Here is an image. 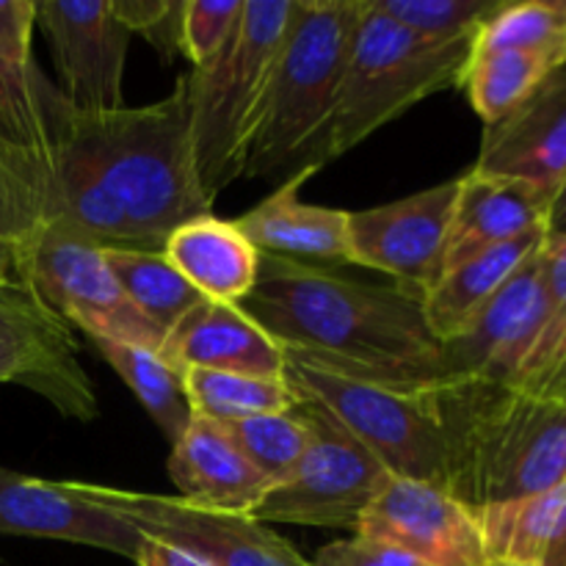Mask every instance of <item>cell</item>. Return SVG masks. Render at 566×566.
Instances as JSON below:
<instances>
[{"label":"cell","mask_w":566,"mask_h":566,"mask_svg":"<svg viewBox=\"0 0 566 566\" xmlns=\"http://www.w3.org/2000/svg\"><path fill=\"white\" fill-rule=\"evenodd\" d=\"M354 536L381 542L426 566H486L473 509L431 481L390 479L359 514Z\"/></svg>","instance_id":"13"},{"label":"cell","mask_w":566,"mask_h":566,"mask_svg":"<svg viewBox=\"0 0 566 566\" xmlns=\"http://www.w3.org/2000/svg\"><path fill=\"white\" fill-rule=\"evenodd\" d=\"M241 11L243 0H186L182 55L191 61V70L208 66L230 44Z\"/></svg>","instance_id":"35"},{"label":"cell","mask_w":566,"mask_h":566,"mask_svg":"<svg viewBox=\"0 0 566 566\" xmlns=\"http://www.w3.org/2000/svg\"><path fill=\"white\" fill-rule=\"evenodd\" d=\"M14 280V243L0 235V282Z\"/></svg>","instance_id":"41"},{"label":"cell","mask_w":566,"mask_h":566,"mask_svg":"<svg viewBox=\"0 0 566 566\" xmlns=\"http://www.w3.org/2000/svg\"><path fill=\"white\" fill-rule=\"evenodd\" d=\"M103 252L122 293L164 337L199 302H205L202 293L171 265L164 252H142V249H103Z\"/></svg>","instance_id":"28"},{"label":"cell","mask_w":566,"mask_h":566,"mask_svg":"<svg viewBox=\"0 0 566 566\" xmlns=\"http://www.w3.org/2000/svg\"><path fill=\"white\" fill-rule=\"evenodd\" d=\"M473 50H523L566 64V0H506L481 28Z\"/></svg>","instance_id":"31"},{"label":"cell","mask_w":566,"mask_h":566,"mask_svg":"<svg viewBox=\"0 0 566 566\" xmlns=\"http://www.w3.org/2000/svg\"><path fill=\"white\" fill-rule=\"evenodd\" d=\"M133 566H210V564L199 562L197 556L180 551V547L166 545V542L149 539L147 536V542H144L142 553H138L136 564Z\"/></svg>","instance_id":"39"},{"label":"cell","mask_w":566,"mask_h":566,"mask_svg":"<svg viewBox=\"0 0 566 566\" xmlns=\"http://www.w3.org/2000/svg\"><path fill=\"white\" fill-rule=\"evenodd\" d=\"M53 127L55 147L86 166L125 221L130 249L164 252L177 227L213 210L193 166L186 75L169 97L108 114H77L59 92Z\"/></svg>","instance_id":"2"},{"label":"cell","mask_w":566,"mask_h":566,"mask_svg":"<svg viewBox=\"0 0 566 566\" xmlns=\"http://www.w3.org/2000/svg\"><path fill=\"white\" fill-rule=\"evenodd\" d=\"M92 501L130 520L144 536L175 545L210 566H313L285 536L243 512L197 506L180 495H147L81 484Z\"/></svg>","instance_id":"10"},{"label":"cell","mask_w":566,"mask_h":566,"mask_svg":"<svg viewBox=\"0 0 566 566\" xmlns=\"http://www.w3.org/2000/svg\"><path fill=\"white\" fill-rule=\"evenodd\" d=\"M36 25L53 53L61 97L77 114H108L125 108L122 81L130 36L111 0L97 3H36Z\"/></svg>","instance_id":"14"},{"label":"cell","mask_w":566,"mask_h":566,"mask_svg":"<svg viewBox=\"0 0 566 566\" xmlns=\"http://www.w3.org/2000/svg\"><path fill=\"white\" fill-rule=\"evenodd\" d=\"M296 0H243L230 44L202 70H188L191 147L210 205L243 177L249 144Z\"/></svg>","instance_id":"5"},{"label":"cell","mask_w":566,"mask_h":566,"mask_svg":"<svg viewBox=\"0 0 566 566\" xmlns=\"http://www.w3.org/2000/svg\"><path fill=\"white\" fill-rule=\"evenodd\" d=\"M310 426V446L296 468L271 484L252 509L260 523L357 531L359 514L390 479L385 468L326 412L298 401Z\"/></svg>","instance_id":"9"},{"label":"cell","mask_w":566,"mask_h":566,"mask_svg":"<svg viewBox=\"0 0 566 566\" xmlns=\"http://www.w3.org/2000/svg\"><path fill=\"white\" fill-rule=\"evenodd\" d=\"M446 448V490L479 512L566 481V403L509 381L429 387Z\"/></svg>","instance_id":"3"},{"label":"cell","mask_w":566,"mask_h":566,"mask_svg":"<svg viewBox=\"0 0 566 566\" xmlns=\"http://www.w3.org/2000/svg\"><path fill=\"white\" fill-rule=\"evenodd\" d=\"M235 437L243 457L254 464L269 484L285 479L310 446V426L298 409L293 412L258 415V418L224 423Z\"/></svg>","instance_id":"33"},{"label":"cell","mask_w":566,"mask_h":566,"mask_svg":"<svg viewBox=\"0 0 566 566\" xmlns=\"http://www.w3.org/2000/svg\"><path fill=\"white\" fill-rule=\"evenodd\" d=\"M547 235H566V177L553 197L551 213H547Z\"/></svg>","instance_id":"40"},{"label":"cell","mask_w":566,"mask_h":566,"mask_svg":"<svg viewBox=\"0 0 566 566\" xmlns=\"http://www.w3.org/2000/svg\"><path fill=\"white\" fill-rule=\"evenodd\" d=\"M72 326L20 280L0 282V385L39 392L72 420L97 418V392L77 357Z\"/></svg>","instance_id":"11"},{"label":"cell","mask_w":566,"mask_h":566,"mask_svg":"<svg viewBox=\"0 0 566 566\" xmlns=\"http://www.w3.org/2000/svg\"><path fill=\"white\" fill-rule=\"evenodd\" d=\"M545 238L547 227H536V230L525 232L514 241L486 249V252L442 271L440 280L423 296L426 321H429L437 340L448 343L451 337H457L495 298V293L517 274L520 265L531 254L539 252Z\"/></svg>","instance_id":"23"},{"label":"cell","mask_w":566,"mask_h":566,"mask_svg":"<svg viewBox=\"0 0 566 566\" xmlns=\"http://www.w3.org/2000/svg\"><path fill=\"white\" fill-rule=\"evenodd\" d=\"M59 86L36 64L20 66L0 53V144L28 155L53 177V103Z\"/></svg>","instance_id":"25"},{"label":"cell","mask_w":566,"mask_h":566,"mask_svg":"<svg viewBox=\"0 0 566 566\" xmlns=\"http://www.w3.org/2000/svg\"><path fill=\"white\" fill-rule=\"evenodd\" d=\"M238 307L282 352L335 374L403 392L446 379L442 343L409 287L260 252L258 282Z\"/></svg>","instance_id":"1"},{"label":"cell","mask_w":566,"mask_h":566,"mask_svg":"<svg viewBox=\"0 0 566 566\" xmlns=\"http://www.w3.org/2000/svg\"><path fill=\"white\" fill-rule=\"evenodd\" d=\"M470 50L473 42L442 44L415 36L381 14L374 0H365L346 72L337 88L335 111L315 149V169L326 160L352 153L357 144L374 136L387 122L398 119L420 99L448 86H459Z\"/></svg>","instance_id":"6"},{"label":"cell","mask_w":566,"mask_h":566,"mask_svg":"<svg viewBox=\"0 0 566 566\" xmlns=\"http://www.w3.org/2000/svg\"><path fill=\"white\" fill-rule=\"evenodd\" d=\"M193 415L216 423H238L258 415L293 412L298 398L285 376L232 374V370H182Z\"/></svg>","instance_id":"29"},{"label":"cell","mask_w":566,"mask_h":566,"mask_svg":"<svg viewBox=\"0 0 566 566\" xmlns=\"http://www.w3.org/2000/svg\"><path fill=\"white\" fill-rule=\"evenodd\" d=\"M14 280L83 335L160 352L164 335L122 293L99 243L61 219H44L14 241Z\"/></svg>","instance_id":"8"},{"label":"cell","mask_w":566,"mask_h":566,"mask_svg":"<svg viewBox=\"0 0 566 566\" xmlns=\"http://www.w3.org/2000/svg\"><path fill=\"white\" fill-rule=\"evenodd\" d=\"M506 0H374L376 9L429 42H475Z\"/></svg>","instance_id":"32"},{"label":"cell","mask_w":566,"mask_h":566,"mask_svg":"<svg viewBox=\"0 0 566 566\" xmlns=\"http://www.w3.org/2000/svg\"><path fill=\"white\" fill-rule=\"evenodd\" d=\"M160 354L180 370L285 376V352L238 304L199 302L169 335Z\"/></svg>","instance_id":"19"},{"label":"cell","mask_w":566,"mask_h":566,"mask_svg":"<svg viewBox=\"0 0 566 566\" xmlns=\"http://www.w3.org/2000/svg\"><path fill=\"white\" fill-rule=\"evenodd\" d=\"M490 562L566 566V481L475 512Z\"/></svg>","instance_id":"24"},{"label":"cell","mask_w":566,"mask_h":566,"mask_svg":"<svg viewBox=\"0 0 566 566\" xmlns=\"http://www.w3.org/2000/svg\"><path fill=\"white\" fill-rule=\"evenodd\" d=\"M164 254L210 302L241 304L258 282V247L238 230L235 221L213 213L177 227L166 238Z\"/></svg>","instance_id":"22"},{"label":"cell","mask_w":566,"mask_h":566,"mask_svg":"<svg viewBox=\"0 0 566 566\" xmlns=\"http://www.w3.org/2000/svg\"><path fill=\"white\" fill-rule=\"evenodd\" d=\"M553 197L556 193L528 180L470 169L459 177L442 271L547 227Z\"/></svg>","instance_id":"18"},{"label":"cell","mask_w":566,"mask_h":566,"mask_svg":"<svg viewBox=\"0 0 566 566\" xmlns=\"http://www.w3.org/2000/svg\"><path fill=\"white\" fill-rule=\"evenodd\" d=\"M315 166L287 177L269 199L235 219L238 230L258 247V252L291 260H346L348 263V213L321 208L298 199V188L315 175Z\"/></svg>","instance_id":"21"},{"label":"cell","mask_w":566,"mask_h":566,"mask_svg":"<svg viewBox=\"0 0 566 566\" xmlns=\"http://www.w3.org/2000/svg\"><path fill=\"white\" fill-rule=\"evenodd\" d=\"M116 17L130 33H142L164 61L182 55V11L186 0H111Z\"/></svg>","instance_id":"36"},{"label":"cell","mask_w":566,"mask_h":566,"mask_svg":"<svg viewBox=\"0 0 566 566\" xmlns=\"http://www.w3.org/2000/svg\"><path fill=\"white\" fill-rule=\"evenodd\" d=\"M0 536L55 539L97 547L136 564L147 536L81 484L31 479L0 468Z\"/></svg>","instance_id":"15"},{"label":"cell","mask_w":566,"mask_h":566,"mask_svg":"<svg viewBox=\"0 0 566 566\" xmlns=\"http://www.w3.org/2000/svg\"><path fill=\"white\" fill-rule=\"evenodd\" d=\"M457 180L390 205L348 213V263L381 271L409 291H431L446 263Z\"/></svg>","instance_id":"12"},{"label":"cell","mask_w":566,"mask_h":566,"mask_svg":"<svg viewBox=\"0 0 566 566\" xmlns=\"http://www.w3.org/2000/svg\"><path fill=\"white\" fill-rule=\"evenodd\" d=\"M53 199L50 171L0 144V235L14 243L33 224L53 219Z\"/></svg>","instance_id":"34"},{"label":"cell","mask_w":566,"mask_h":566,"mask_svg":"<svg viewBox=\"0 0 566 566\" xmlns=\"http://www.w3.org/2000/svg\"><path fill=\"white\" fill-rule=\"evenodd\" d=\"M33 28L36 3L33 0H0V53L20 66L33 64Z\"/></svg>","instance_id":"38"},{"label":"cell","mask_w":566,"mask_h":566,"mask_svg":"<svg viewBox=\"0 0 566 566\" xmlns=\"http://www.w3.org/2000/svg\"><path fill=\"white\" fill-rule=\"evenodd\" d=\"M486 566H520V564H503V562H490Z\"/></svg>","instance_id":"42"},{"label":"cell","mask_w":566,"mask_h":566,"mask_svg":"<svg viewBox=\"0 0 566 566\" xmlns=\"http://www.w3.org/2000/svg\"><path fill=\"white\" fill-rule=\"evenodd\" d=\"M473 169L558 191L566 177V64L556 66L512 114L484 125Z\"/></svg>","instance_id":"17"},{"label":"cell","mask_w":566,"mask_h":566,"mask_svg":"<svg viewBox=\"0 0 566 566\" xmlns=\"http://www.w3.org/2000/svg\"><path fill=\"white\" fill-rule=\"evenodd\" d=\"M545 313L514 385L539 398L566 403V235L542 243Z\"/></svg>","instance_id":"27"},{"label":"cell","mask_w":566,"mask_h":566,"mask_svg":"<svg viewBox=\"0 0 566 566\" xmlns=\"http://www.w3.org/2000/svg\"><path fill=\"white\" fill-rule=\"evenodd\" d=\"M556 64L523 50H470L459 86L468 92L484 125L512 114Z\"/></svg>","instance_id":"30"},{"label":"cell","mask_w":566,"mask_h":566,"mask_svg":"<svg viewBox=\"0 0 566 566\" xmlns=\"http://www.w3.org/2000/svg\"><path fill=\"white\" fill-rule=\"evenodd\" d=\"M313 566H426L415 562L407 553L396 551L381 542L363 539V536H352V539H337L332 545L321 547L315 556Z\"/></svg>","instance_id":"37"},{"label":"cell","mask_w":566,"mask_h":566,"mask_svg":"<svg viewBox=\"0 0 566 566\" xmlns=\"http://www.w3.org/2000/svg\"><path fill=\"white\" fill-rule=\"evenodd\" d=\"M285 379L354 437L396 479L446 486V448L429 390L403 392L352 379L285 354Z\"/></svg>","instance_id":"7"},{"label":"cell","mask_w":566,"mask_h":566,"mask_svg":"<svg viewBox=\"0 0 566 566\" xmlns=\"http://www.w3.org/2000/svg\"><path fill=\"white\" fill-rule=\"evenodd\" d=\"M542 313H545V282H542L539 249L457 337L442 343L446 379H486L514 385L536 340Z\"/></svg>","instance_id":"16"},{"label":"cell","mask_w":566,"mask_h":566,"mask_svg":"<svg viewBox=\"0 0 566 566\" xmlns=\"http://www.w3.org/2000/svg\"><path fill=\"white\" fill-rule=\"evenodd\" d=\"M169 475L182 501L221 512L252 514L271 490L269 481L243 457L224 423L193 415L180 440L171 446Z\"/></svg>","instance_id":"20"},{"label":"cell","mask_w":566,"mask_h":566,"mask_svg":"<svg viewBox=\"0 0 566 566\" xmlns=\"http://www.w3.org/2000/svg\"><path fill=\"white\" fill-rule=\"evenodd\" d=\"M92 346L114 368V374L130 387L133 396L142 401L149 418L164 431L166 440L175 446L193 420L182 370L155 348L103 340V337H92Z\"/></svg>","instance_id":"26"},{"label":"cell","mask_w":566,"mask_h":566,"mask_svg":"<svg viewBox=\"0 0 566 566\" xmlns=\"http://www.w3.org/2000/svg\"><path fill=\"white\" fill-rule=\"evenodd\" d=\"M363 11L365 0H296L260 105L243 177L271 180L313 166Z\"/></svg>","instance_id":"4"}]
</instances>
